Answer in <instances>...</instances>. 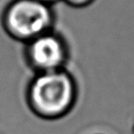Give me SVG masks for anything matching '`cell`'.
Listing matches in <instances>:
<instances>
[{"label": "cell", "instance_id": "obj_4", "mask_svg": "<svg viewBox=\"0 0 134 134\" xmlns=\"http://www.w3.org/2000/svg\"><path fill=\"white\" fill-rule=\"evenodd\" d=\"M62 1L73 8H85L92 4L95 0H62Z\"/></svg>", "mask_w": 134, "mask_h": 134}, {"label": "cell", "instance_id": "obj_1", "mask_svg": "<svg viewBox=\"0 0 134 134\" xmlns=\"http://www.w3.org/2000/svg\"><path fill=\"white\" fill-rule=\"evenodd\" d=\"M78 97V83L66 68L35 74L25 90V100L30 111L43 120L65 117L75 108Z\"/></svg>", "mask_w": 134, "mask_h": 134}, {"label": "cell", "instance_id": "obj_2", "mask_svg": "<svg viewBox=\"0 0 134 134\" xmlns=\"http://www.w3.org/2000/svg\"><path fill=\"white\" fill-rule=\"evenodd\" d=\"M6 35L17 42H26L54 29L52 5L38 0H11L0 17Z\"/></svg>", "mask_w": 134, "mask_h": 134}, {"label": "cell", "instance_id": "obj_5", "mask_svg": "<svg viewBox=\"0 0 134 134\" xmlns=\"http://www.w3.org/2000/svg\"><path fill=\"white\" fill-rule=\"evenodd\" d=\"M38 1H41V2H43V3H46V4H49V5H52V6H53L54 3L58 2V1H60V0H38Z\"/></svg>", "mask_w": 134, "mask_h": 134}, {"label": "cell", "instance_id": "obj_3", "mask_svg": "<svg viewBox=\"0 0 134 134\" xmlns=\"http://www.w3.org/2000/svg\"><path fill=\"white\" fill-rule=\"evenodd\" d=\"M70 53L66 38L54 29L24 43L23 49L26 65L35 74L65 69Z\"/></svg>", "mask_w": 134, "mask_h": 134}]
</instances>
